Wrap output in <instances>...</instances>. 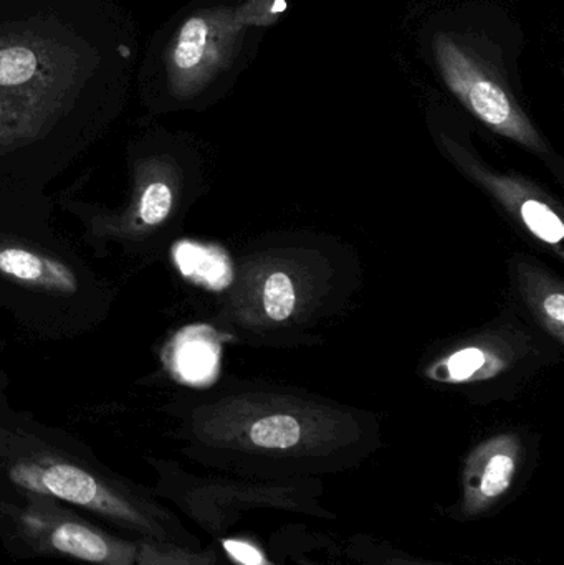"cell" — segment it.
Listing matches in <instances>:
<instances>
[{"label":"cell","mask_w":564,"mask_h":565,"mask_svg":"<svg viewBox=\"0 0 564 565\" xmlns=\"http://www.w3.org/2000/svg\"><path fill=\"white\" fill-rule=\"evenodd\" d=\"M434 53L450 92L483 125L533 151L543 149L542 138L532 122L476 56L470 55L450 35L436 36Z\"/></svg>","instance_id":"52a82bcc"},{"label":"cell","mask_w":564,"mask_h":565,"mask_svg":"<svg viewBox=\"0 0 564 565\" xmlns=\"http://www.w3.org/2000/svg\"><path fill=\"white\" fill-rule=\"evenodd\" d=\"M0 275L60 295H75L79 286L72 268L22 247H0Z\"/></svg>","instance_id":"30bf717a"},{"label":"cell","mask_w":564,"mask_h":565,"mask_svg":"<svg viewBox=\"0 0 564 565\" xmlns=\"http://www.w3.org/2000/svg\"><path fill=\"white\" fill-rule=\"evenodd\" d=\"M172 260L185 280L222 291L234 281V267L224 248L199 242H179L172 248Z\"/></svg>","instance_id":"8fae6325"},{"label":"cell","mask_w":564,"mask_h":565,"mask_svg":"<svg viewBox=\"0 0 564 565\" xmlns=\"http://www.w3.org/2000/svg\"><path fill=\"white\" fill-rule=\"evenodd\" d=\"M0 520L7 533L32 553L89 565H136L138 540L116 536L58 501L2 498Z\"/></svg>","instance_id":"5b68a950"},{"label":"cell","mask_w":564,"mask_h":565,"mask_svg":"<svg viewBox=\"0 0 564 565\" xmlns=\"http://www.w3.org/2000/svg\"><path fill=\"white\" fill-rule=\"evenodd\" d=\"M247 30L234 6H198L159 26L139 56L136 78L151 105H188L234 65Z\"/></svg>","instance_id":"277c9868"},{"label":"cell","mask_w":564,"mask_h":565,"mask_svg":"<svg viewBox=\"0 0 564 565\" xmlns=\"http://www.w3.org/2000/svg\"><path fill=\"white\" fill-rule=\"evenodd\" d=\"M344 556L357 565H444L411 556L386 541L374 540L364 534L348 537Z\"/></svg>","instance_id":"4fadbf2b"},{"label":"cell","mask_w":564,"mask_h":565,"mask_svg":"<svg viewBox=\"0 0 564 565\" xmlns=\"http://www.w3.org/2000/svg\"><path fill=\"white\" fill-rule=\"evenodd\" d=\"M139 39L118 0H0V154L125 96Z\"/></svg>","instance_id":"6da1fadb"},{"label":"cell","mask_w":564,"mask_h":565,"mask_svg":"<svg viewBox=\"0 0 564 565\" xmlns=\"http://www.w3.org/2000/svg\"><path fill=\"white\" fill-rule=\"evenodd\" d=\"M542 315L545 321L549 322L552 332H555L556 338L562 341L563 339V324H564V295L562 291L546 292L545 299L542 302Z\"/></svg>","instance_id":"44dd1931"},{"label":"cell","mask_w":564,"mask_h":565,"mask_svg":"<svg viewBox=\"0 0 564 565\" xmlns=\"http://www.w3.org/2000/svg\"><path fill=\"white\" fill-rule=\"evenodd\" d=\"M0 477L15 497L46 498L88 511L138 540L198 546L151 494L52 448L0 437Z\"/></svg>","instance_id":"3957f363"},{"label":"cell","mask_w":564,"mask_h":565,"mask_svg":"<svg viewBox=\"0 0 564 565\" xmlns=\"http://www.w3.org/2000/svg\"><path fill=\"white\" fill-rule=\"evenodd\" d=\"M499 362L479 348H467L447 358L437 365L434 377L447 382H466L497 371Z\"/></svg>","instance_id":"5bb4252c"},{"label":"cell","mask_w":564,"mask_h":565,"mask_svg":"<svg viewBox=\"0 0 564 565\" xmlns=\"http://www.w3.org/2000/svg\"><path fill=\"white\" fill-rule=\"evenodd\" d=\"M520 217L526 228L540 241L550 245L562 244L564 237L562 218L545 202L526 199L520 205Z\"/></svg>","instance_id":"2e32d148"},{"label":"cell","mask_w":564,"mask_h":565,"mask_svg":"<svg viewBox=\"0 0 564 565\" xmlns=\"http://www.w3.org/2000/svg\"><path fill=\"white\" fill-rule=\"evenodd\" d=\"M222 556L232 565H280L275 563L272 554L248 534H224L215 537Z\"/></svg>","instance_id":"e0dca14e"},{"label":"cell","mask_w":564,"mask_h":565,"mask_svg":"<svg viewBox=\"0 0 564 565\" xmlns=\"http://www.w3.org/2000/svg\"><path fill=\"white\" fill-rule=\"evenodd\" d=\"M191 431L198 444L254 480L337 473L358 461L364 448L357 422L288 402L235 398L202 407Z\"/></svg>","instance_id":"7a4b0ae2"},{"label":"cell","mask_w":564,"mask_h":565,"mask_svg":"<svg viewBox=\"0 0 564 565\" xmlns=\"http://www.w3.org/2000/svg\"><path fill=\"white\" fill-rule=\"evenodd\" d=\"M272 557H277L281 563L290 561L295 565H328L317 557L308 556L307 551L298 543L294 530H280L272 536Z\"/></svg>","instance_id":"ffe728a7"},{"label":"cell","mask_w":564,"mask_h":565,"mask_svg":"<svg viewBox=\"0 0 564 565\" xmlns=\"http://www.w3.org/2000/svg\"><path fill=\"white\" fill-rule=\"evenodd\" d=\"M174 207V191L164 179H151L142 184L136 204V221L146 228L164 224Z\"/></svg>","instance_id":"9a60e30c"},{"label":"cell","mask_w":564,"mask_h":565,"mask_svg":"<svg viewBox=\"0 0 564 565\" xmlns=\"http://www.w3.org/2000/svg\"><path fill=\"white\" fill-rule=\"evenodd\" d=\"M221 345L205 326H189L175 334L166 351V364L175 379L189 385L211 384L217 377Z\"/></svg>","instance_id":"9c48e42d"},{"label":"cell","mask_w":564,"mask_h":565,"mask_svg":"<svg viewBox=\"0 0 564 565\" xmlns=\"http://www.w3.org/2000/svg\"><path fill=\"white\" fill-rule=\"evenodd\" d=\"M136 565H222L217 551L199 546L138 540Z\"/></svg>","instance_id":"7c38bea8"},{"label":"cell","mask_w":564,"mask_h":565,"mask_svg":"<svg viewBox=\"0 0 564 565\" xmlns=\"http://www.w3.org/2000/svg\"><path fill=\"white\" fill-rule=\"evenodd\" d=\"M297 305L294 281L284 271H275L264 286V308L275 322L287 321Z\"/></svg>","instance_id":"ac0fdd59"},{"label":"cell","mask_w":564,"mask_h":565,"mask_svg":"<svg viewBox=\"0 0 564 565\" xmlns=\"http://www.w3.org/2000/svg\"><path fill=\"white\" fill-rule=\"evenodd\" d=\"M174 498L202 530L215 537L224 536L245 514L257 510L337 520V514L324 507V487L317 478L195 481Z\"/></svg>","instance_id":"8992f818"},{"label":"cell","mask_w":564,"mask_h":565,"mask_svg":"<svg viewBox=\"0 0 564 565\" xmlns=\"http://www.w3.org/2000/svg\"><path fill=\"white\" fill-rule=\"evenodd\" d=\"M287 9V0H244L234 6L235 17L245 30L274 25Z\"/></svg>","instance_id":"d6986e66"},{"label":"cell","mask_w":564,"mask_h":565,"mask_svg":"<svg viewBox=\"0 0 564 565\" xmlns=\"http://www.w3.org/2000/svg\"><path fill=\"white\" fill-rule=\"evenodd\" d=\"M523 463V445L517 435L502 434L477 445L460 475V494L449 516L473 521L489 516L509 500Z\"/></svg>","instance_id":"ba28073f"}]
</instances>
